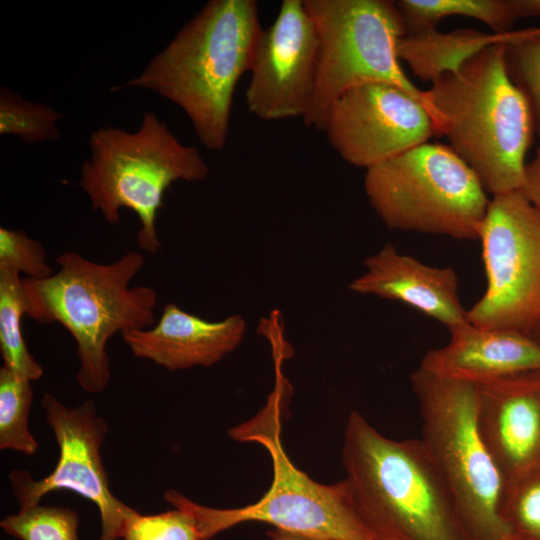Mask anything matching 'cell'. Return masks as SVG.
<instances>
[{
    "mask_svg": "<svg viewBox=\"0 0 540 540\" xmlns=\"http://www.w3.org/2000/svg\"><path fill=\"white\" fill-rule=\"evenodd\" d=\"M255 0H210L133 79L112 91L141 88L179 106L199 142L224 148L235 88L249 72L262 31Z\"/></svg>",
    "mask_w": 540,
    "mask_h": 540,
    "instance_id": "6da1fadb",
    "label": "cell"
},
{
    "mask_svg": "<svg viewBox=\"0 0 540 540\" xmlns=\"http://www.w3.org/2000/svg\"><path fill=\"white\" fill-rule=\"evenodd\" d=\"M425 105L435 135L448 139L486 192L523 189L534 119L528 98L507 71L504 42L432 82Z\"/></svg>",
    "mask_w": 540,
    "mask_h": 540,
    "instance_id": "7a4b0ae2",
    "label": "cell"
},
{
    "mask_svg": "<svg viewBox=\"0 0 540 540\" xmlns=\"http://www.w3.org/2000/svg\"><path fill=\"white\" fill-rule=\"evenodd\" d=\"M341 454L354 505L380 540H472L421 439L385 437L354 411Z\"/></svg>",
    "mask_w": 540,
    "mask_h": 540,
    "instance_id": "3957f363",
    "label": "cell"
},
{
    "mask_svg": "<svg viewBox=\"0 0 540 540\" xmlns=\"http://www.w3.org/2000/svg\"><path fill=\"white\" fill-rule=\"evenodd\" d=\"M59 270L34 280L24 278L27 314L43 324L60 323L72 335L80 362L77 381L92 394L104 391L111 379L108 340L155 324L156 291L129 287L145 257L128 251L100 264L68 251L56 258Z\"/></svg>",
    "mask_w": 540,
    "mask_h": 540,
    "instance_id": "277c9868",
    "label": "cell"
},
{
    "mask_svg": "<svg viewBox=\"0 0 540 540\" xmlns=\"http://www.w3.org/2000/svg\"><path fill=\"white\" fill-rule=\"evenodd\" d=\"M288 386L286 379L279 376L264 409L229 431L232 438L258 442L270 453L273 480L260 500L240 508L218 509L195 503L173 489L164 498L192 513L201 540L248 521L265 522L276 529L323 540H379L359 515L345 480L334 485L320 484L288 458L280 440Z\"/></svg>",
    "mask_w": 540,
    "mask_h": 540,
    "instance_id": "5b68a950",
    "label": "cell"
},
{
    "mask_svg": "<svg viewBox=\"0 0 540 540\" xmlns=\"http://www.w3.org/2000/svg\"><path fill=\"white\" fill-rule=\"evenodd\" d=\"M89 147L78 185L92 209L110 224L120 222L121 208L132 210L140 222L139 248L157 253L156 220L166 190L176 181H203L209 174L199 149L182 144L153 112L143 115L135 132L99 128L91 133Z\"/></svg>",
    "mask_w": 540,
    "mask_h": 540,
    "instance_id": "8992f818",
    "label": "cell"
},
{
    "mask_svg": "<svg viewBox=\"0 0 540 540\" xmlns=\"http://www.w3.org/2000/svg\"><path fill=\"white\" fill-rule=\"evenodd\" d=\"M427 452L450 488L472 540L510 534L500 515L503 479L477 422L478 385L421 367L410 377Z\"/></svg>",
    "mask_w": 540,
    "mask_h": 540,
    "instance_id": "52a82bcc",
    "label": "cell"
},
{
    "mask_svg": "<svg viewBox=\"0 0 540 540\" xmlns=\"http://www.w3.org/2000/svg\"><path fill=\"white\" fill-rule=\"evenodd\" d=\"M369 203L390 228L476 240L490 199L451 149L423 143L366 170Z\"/></svg>",
    "mask_w": 540,
    "mask_h": 540,
    "instance_id": "ba28073f",
    "label": "cell"
},
{
    "mask_svg": "<svg viewBox=\"0 0 540 540\" xmlns=\"http://www.w3.org/2000/svg\"><path fill=\"white\" fill-rule=\"evenodd\" d=\"M319 38L311 107L303 118L324 131L331 107L348 90L372 82L398 86L426 108L425 91L406 76L396 51L405 27L394 1L304 0Z\"/></svg>",
    "mask_w": 540,
    "mask_h": 540,
    "instance_id": "9c48e42d",
    "label": "cell"
},
{
    "mask_svg": "<svg viewBox=\"0 0 540 540\" xmlns=\"http://www.w3.org/2000/svg\"><path fill=\"white\" fill-rule=\"evenodd\" d=\"M478 240L487 283L469 323L530 333L540 324V209L522 190L492 196Z\"/></svg>",
    "mask_w": 540,
    "mask_h": 540,
    "instance_id": "30bf717a",
    "label": "cell"
},
{
    "mask_svg": "<svg viewBox=\"0 0 540 540\" xmlns=\"http://www.w3.org/2000/svg\"><path fill=\"white\" fill-rule=\"evenodd\" d=\"M41 405L59 448L53 470L34 479L26 470H13L10 482L20 508L40 503L48 493L70 490L96 505L101 519L99 540L121 538L123 524L133 508L111 492L104 468L101 447L108 432L105 420L92 401L67 407L46 392Z\"/></svg>",
    "mask_w": 540,
    "mask_h": 540,
    "instance_id": "8fae6325",
    "label": "cell"
},
{
    "mask_svg": "<svg viewBox=\"0 0 540 540\" xmlns=\"http://www.w3.org/2000/svg\"><path fill=\"white\" fill-rule=\"evenodd\" d=\"M318 60V33L304 0H283L255 47L247 110L265 121L304 118L315 92Z\"/></svg>",
    "mask_w": 540,
    "mask_h": 540,
    "instance_id": "7c38bea8",
    "label": "cell"
},
{
    "mask_svg": "<svg viewBox=\"0 0 540 540\" xmlns=\"http://www.w3.org/2000/svg\"><path fill=\"white\" fill-rule=\"evenodd\" d=\"M324 132L343 160L366 170L435 135L425 106L402 88L383 82L357 86L339 97Z\"/></svg>",
    "mask_w": 540,
    "mask_h": 540,
    "instance_id": "4fadbf2b",
    "label": "cell"
},
{
    "mask_svg": "<svg viewBox=\"0 0 540 540\" xmlns=\"http://www.w3.org/2000/svg\"><path fill=\"white\" fill-rule=\"evenodd\" d=\"M477 422L504 484L540 465V371L478 385Z\"/></svg>",
    "mask_w": 540,
    "mask_h": 540,
    "instance_id": "5bb4252c",
    "label": "cell"
},
{
    "mask_svg": "<svg viewBox=\"0 0 540 540\" xmlns=\"http://www.w3.org/2000/svg\"><path fill=\"white\" fill-rule=\"evenodd\" d=\"M366 272L349 289L401 302L448 328L469 323L458 294V276L451 267H434L399 253L388 243L364 261Z\"/></svg>",
    "mask_w": 540,
    "mask_h": 540,
    "instance_id": "9a60e30c",
    "label": "cell"
},
{
    "mask_svg": "<svg viewBox=\"0 0 540 540\" xmlns=\"http://www.w3.org/2000/svg\"><path fill=\"white\" fill-rule=\"evenodd\" d=\"M246 328L237 314L208 321L167 303L152 327L121 337L136 357L176 371L219 362L242 342Z\"/></svg>",
    "mask_w": 540,
    "mask_h": 540,
    "instance_id": "2e32d148",
    "label": "cell"
},
{
    "mask_svg": "<svg viewBox=\"0 0 540 540\" xmlns=\"http://www.w3.org/2000/svg\"><path fill=\"white\" fill-rule=\"evenodd\" d=\"M450 336L445 346L428 350L419 367L476 385L540 371V342L529 333L468 323L450 331Z\"/></svg>",
    "mask_w": 540,
    "mask_h": 540,
    "instance_id": "e0dca14e",
    "label": "cell"
},
{
    "mask_svg": "<svg viewBox=\"0 0 540 540\" xmlns=\"http://www.w3.org/2000/svg\"><path fill=\"white\" fill-rule=\"evenodd\" d=\"M505 34H489L473 29L449 33L427 28L404 33L397 41L399 60L405 61L412 73L431 83L442 75L458 70L467 60L485 48L504 42Z\"/></svg>",
    "mask_w": 540,
    "mask_h": 540,
    "instance_id": "ac0fdd59",
    "label": "cell"
},
{
    "mask_svg": "<svg viewBox=\"0 0 540 540\" xmlns=\"http://www.w3.org/2000/svg\"><path fill=\"white\" fill-rule=\"evenodd\" d=\"M406 32L435 28L443 18L464 16L482 21L495 34H506L516 21L509 0H399L394 1Z\"/></svg>",
    "mask_w": 540,
    "mask_h": 540,
    "instance_id": "d6986e66",
    "label": "cell"
},
{
    "mask_svg": "<svg viewBox=\"0 0 540 540\" xmlns=\"http://www.w3.org/2000/svg\"><path fill=\"white\" fill-rule=\"evenodd\" d=\"M27 314L26 291L20 274L0 271V351L4 366L31 381L43 375L42 366L30 354L22 333Z\"/></svg>",
    "mask_w": 540,
    "mask_h": 540,
    "instance_id": "ffe728a7",
    "label": "cell"
},
{
    "mask_svg": "<svg viewBox=\"0 0 540 540\" xmlns=\"http://www.w3.org/2000/svg\"><path fill=\"white\" fill-rule=\"evenodd\" d=\"M31 380L5 367L0 368V449L34 455L39 444L29 429L33 399Z\"/></svg>",
    "mask_w": 540,
    "mask_h": 540,
    "instance_id": "44dd1931",
    "label": "cell"
},
{
    "mask_svg": "<svg viewBox=\"0 0 540 540\" xmlns=\"http://www.w3.org/2000/svg\"><path fill=\"white\" fill-rule=\"evenodd\" d=\"M62 114L52 107L22 98L15 92L1 87L0 134L14 135L29 145L60 138L57 127Z\"/></svg>",
    "mask_w": 540,
    "mask_h": 540,
    "instance_id": "7402d4cb",
    "label": "cell"
},
{
    "mask_svg": "<svg viewBox=\"0 0 540 540\" xmlns=\"http://www.w3.org/2000/svg\"><path fill=\"white\" fill-rule=\"evenodd\" d=\"M500 515L519 540H540V465L504 484Z\"/></svg>",
    "mask_w": 540,
    "mask_h": 540,
    "instance_id": "603a6c76",
    "label": "cell"
},
{
    "mask_svg": "<svg viewBox=\"0 0 540 540\" xmlns=\"http://www.w3.org/2000/svg\"><path fill=\"white\" fill-rule=\"evenodd\" d=\"M78 523L76 511L38 503L6 516L0 526L20 540H80Z\"/></svg>",
    "mask_w": 540,
    "mask_h": 540,
    "instance_id": "cb8c5ba5",
    "label": "cell"
},
{
    "mask_svg": "<svg viewBox=\"0 0 540 540\" xmlns=\"http://www.w3.org/2000/svg\"><path fill=\"white\" fill-rule=\"evenodd\" d=\"M504 47L509 76L528 98L540 136V28L506 33Z\"/></svg>",
    "mask_w": 540,
    "mask_h": 540,
    "instance_id": "d4e9b609",
    "label": "cell"
},
{
    "mask_svg": "<svg viewBox=\"0 0 540 540\" xmlns=\"http://www.w3.org/2000/svg\"><path fill=\"white\" fill-rule=\"evenodd\" d=\"M174 510L143 515L135 509L124 521L123 540H201L197 522L190 511L180 505Z\"/></svg>",
    "mask_w": 540,
    "mask_h": 540,
    "instance_id": "484cf974",
    "label": "cell"
},
{
    "mask_svg": "<svg viewBox=\"0 0 540 540\" xmlns=\"http://www.w3.org/2000/svg\"><path fill=\"white\" fill-rule=\"evenodd\" d=\"M0 271L24 273L26 278L41 280L53 274L43 245L23 230L0 228Z\"/></svg>",
    "mask_w": 540,
    "mask_h": 540,
    "instance_id": "4316f807",
    "label": "cell"
},
{
    "mask_svg": "<svg viewBox=\"0 0 540 540\" xmlns=\"http://www.w3.org/2000/svg\"><path fill=\"white\" fill-rule=\"evenodd\" d=\"M522 191L540 209V148L535 157L526 164L525 184Z\"/></svg>",
    "mask_w": 540,
    "mask_h": 540,
    "instance_id": "83f0119b",
    "label": "cell"
},
{
    "mask_svg": "<svg viewBox=\"0 0 540 540\" xmlns=\"http://www.w3.org/2000/svg\"><path fill=\"white\" fill-rule=\"evenodd\" d=\"M516 18L540 17V0H509Z\"/></svg>",
    "mask_w": 540,
    "mask_h": 540,
    "instance_id": "f1b7e54d",
    "label": "cell"
},
{
    "mask_svg": "<svg viewBox=\"0 0 540 540\" xmlns=\"http://www.w3.org/2000/svg\"><path fill=\"white\" fill-rule=\"evenodd\" d=\"M267 534L271 540H323L321 538L293 533L276 528L269 530Z\"/></svg>",
    "mask_w": 540,
    "mask_h": 540,
    "instance_id": "f546056e",
    "label": "cell"
},
{
    "mask_svg": "<svg viewBox=\"0 0 540 540\" xmlns=\"http://www.w3.org/2000/svg\"><path fill=\"white\" fill-rule=\"evenodd\" d=\"M529 334L540 342V324L535 327Z\"/></svg>",
    "mask_w": 540,
    "mask_h": 540,
    "instance_id": "4dcf8cb0",
    "label": "cell"
},
{
    "mask_svg": "<svg viewBox=\"0 0 540 540\" xmlns=\"http://www.w3.org/2000/svg\"><path fill=\"white\" fill-rule=\"evenodd\" d=\"M494 540H519V539H517L512 534H508V535H505L503 537H500V538H497V539H494Z\"/></svg>",
    "mask_w": 540,
    "mask_h": 540,
    "instance_id": "1f68e13d",
    "label": "cell"
},
{
    "mask_svg": "<svg viewBox=\"0 0 540 540\" xmlns=\"http://www.w3.org/2000/svg\"><path fill=\"white\" fill-rule=\"evenodd\" d=\"M380 540V539H379Z\"/></svg>",
    "mask_w": 540,
    "mask_h": 540,
    "instance_id": "d6a6232c",
    "label": "cell"
}]
</instances>
